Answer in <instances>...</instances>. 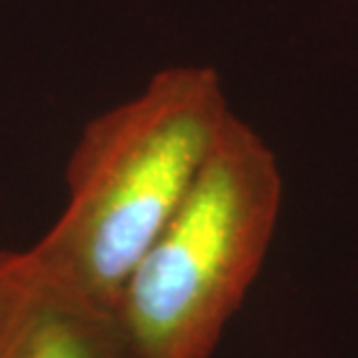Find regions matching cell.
Wrapping results in <instances>:
<instances>
[{
    "label": "cell",
    "instance_id": "obj_1",
    "mask_svg": "<svg viewBox=\"0 0 358 358\" xmlns=\"http://www.w3.org/2000/svg\"><path fill=\"white\" fill-rule=\"evenodd\" d=\"M231 112L214 68L159 70L140 93L87 124L66 168L63 212L28 252L89 298L117 307Z\"/></svg>",
    "mask_w": 358,
    "mask_h": 358
},
{
    "label": "cell",
    "instance_id": "obj_2",
    "mask_svg": "<svg viewBox=\"0 0 358 358\" xmlns=\"http://www.w3.org/2000/svg\"><path fill=\"white\" fill-rule=\"evenodd\" d=\"M282 198L275 152L231 112L117 300L140 358L214 356L266 263Z\"/></svg>",
    "mask_w": 358,
    "mask_h": 358
},
{
    "label": "cell",
    "instance_id": "obj_3",
    "mask_svg": "<svg viewBox=\"0 0 358 358\" xmlns=\"http://www.w3.org/2000/svg\"><path fill=\"white\" fill-rule=\"evenodd\" d=\"M0 358H140L117 307L89 298L35 256L0 252Z\"/></svg>",
    "mask_w": 358,
    "mask_h": 358
}]
</instances>
